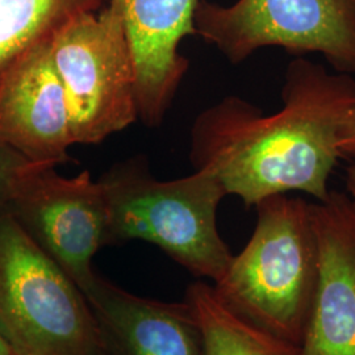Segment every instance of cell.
<instances>
[{"label": "cell", "mask_w": 355, "mask_h": 355, "mask_svg": "<svg viewBox=\"0 0 355 355\" xmlns=\"http://www.w3.org/2000/svg\"><path fill=\"white\" fill-rule=\"evenodd\" d=\"M282 101L278 112L265 114L228 96L199 114L191 130L195 170L214 174L248 208L290 192L318 202L329 198L330 174L343 159L338 130L355 108L354 76L296 58L287 67Z\"/></svg>", "instance_id": "6da1fadb"}, {"label": "cell", "mask_w": 355, "mask_h": 355, "mask_svg": "<svg viewBox=\"0 0 355 355\" xmlns=\"http://www.w3.org/2000/svg\"><path fill=\"white\" fill-rule=\"evenodd\" d=\"M257 208L253 234L215 290L242 318L300 346L318 280V245L311 203L290 193Z\"/></svg>", "instance_id": "7a4b0ae2"}, {"label": "cell", "mask_w": 355, "mask_h": 355, "mask_svg": "<svg viewBox=\"0 0 355 355\" xmlns=\"http://www.w3.org/2000/svg\"><path fill=\"white\" fill-rule=\"evenodd\" d=\"M108 211V243L150 242L198 278L218 282L233 259L217 229L227 191L203 170L161 182L144 158L114 166L99 180Z\"/></svg>", "instance_id": "3957f363"}, {"label": "cell", "mask_w": 355, "mask_h": 355, "mask_svg": "<svg viewBox=\"0 0 355 355\" xmlns=\"http://www.w3.org/2000/svg\"><path fill=\"white\" fill-rule=\"evenodd\" d=\"M0 330L17 355H107L83 292L7 211L0 212Z\"/></svg>", "instance_id": "277c9868"}, {"label": "cell", "mask_w": 355, "mask_h": 355, "mask_svg": "<svg viewBox=\"0 0 355 355\" xmlns=\"http://www.w3.org/2000/svg\"><path fill=\"white\" fill-rule=\"evenodd\" d=\"M74 144L95 145L139 119L136 69L112 3L76 15L51 37Z\"/></svg>", "instance_id": "5b68a950"}, {"label": "cell", "mask_w": 355, "mask_h": 355, "mask_svg": "<svg viewBox=\"0 0 355 355\" xmlns=\"http://www.w3.org/2000/svg\"><path fill=\"white\" fill-rule=\"evenodd\" d=\"M195 29L232 64L275 46L293 55L318 53L337 73L355 74V0H200Z\"/></svg>", "instance_id": "8992f818"}, {"label": "cell", "mask_w": 355, "mask_h": 355, "mask_svg": "<svg viewBox=\"0 0 355 355\" xmlns=\"http://www.w3.org/2000/svg\"><path fill=\"white\" fill-rule=\"evenodd\" d=\"M7 212L83 292L95 278L94 255L108 245V211L101 182L87 170L61 177L40 166L19 184Z\"/></svg>", "instance_id": "52a82bcc"}, {"label": "cell", "mask_w": 355, "mask_h": 355, "mask_svg": "<svg viewBox=\"0 0 355 355\" xmlns=\"http://www.w3.org/2000/svg\"><path fill=\"white\" fill-rule=\"evenodd\" d=\"M318 245V288L300 355H355V208L330 190L311 203Z\"/></svg>", "instance_id": "ba28073f"}, {"label": "cell", "mask_w": 355, "mask_h": 355, "mask_svg": "<svg viewBox=\"0 0 355 355\" xmlns=\"http://www.w3.org/2000/svg\"><path fill=\"white\" fill-rule=\"evenodd\" d=\"M200 0H110L121 16L136 69L139 117L148 127L162 124L189 60L178 48L196 36L195 12Z\"/></svg>", "instance_id": "9c48e42d"}, {"label": "cell", "mask_w": 355, "mask_h": 355, "mask_svg": "<svg viewBox=\"0 0 355 355\" xmlns=\"http://www.w3.org/2000/svg\"><path fill=\"white\" fill-rule=\"evenodd\" d=\"M0 142L32 162L64 165L74 145L64 89L51 54V37L31 51L0 91Z\"/></svg>", "instance_id": "30bf717a"}, {"label": "cell", "mask_w": 355, "mask_h": 355, "mask_svg": "<svg viewBox=\"0 0 355 355\" xmlns=\"http://www.w3.org/2000/svg\"><path fill=\"white\" fill-rule=\"evenodd\" d=\"M83 295L107 355H204L202 331L186 300L141 297L99 274Z\"/></svg>", "instance_id": "8fae6325"}, {"label": "cell", "mask_w": 355, "mask_h": 355, "mask_svg": "<svg viewBox=\"0 0 355 355\" xmlns=\"http://www.w3.org/2000/svg\"><path fill=\"white\" fill-rule=\"evenodd\" d=\"M184 300L202 331L204 355H300L299 346L234 312L211 284H191Z\"/></svg>", "instance_id": "7c38bea8"}, {"label": "cell", "mask_w": 355, "mask_h": 355, "mask_svg": "<svg viewBox=\"0 0 355 355\" xmlns=\"http://www.w3.org/2000/svg\"><path fill=\"white\" fill-rule=\"evenodd\" d=\"M103 0H0V91L38 44L76 15L96 12Z\"/></svg>", "instance_id": "4fadbf2b"}, {"label": "cell", "mask_w": 355, "mask_h": 355, "mask_svg": "<svg viewBox=\"0 0 355 355\" xmlns=\"http://www.w3.org/2000/svg\"><path fill=\"white\" fill-rule=\"evenodd\" d=\"M40 166L15 148L0 142V212L6 211L21 180Z\"/></svg>", "instance_id": "5bb4252c"}, {"label": "cell", "mask_w": 355, "mask_h": 355, "mask_svg": "<svg viewBox=\"0 0 355 355\" xmlns=\"http://www.w3.org/2000/svg\"><path fill=\"white\" fill-rule=\"evenodd\" d=\"M337 145L343 158L350 159L355 157V108L343 119L338 130Z\"/></svg>", "instance_id": "9a60e30c"}, {"label": "cell", "mask_w": 355, "mask_h": 355, "mask_svg": "<svg viewBox=\"0 0 355 355\" xmlns=\"http://www.w3.org/2000/svg\"><path fill=\"white\" fill-rule=\"evenodd\" d=\"M350 164L346 167V175H345V183H346V195L350 199L352 204L355 208V157L349 159Z\"/></svg>", "instance_id": "2e32d148"}, {"label": "cell", "mask_w": 355, "mask_h": 355, "mask_svg": "<svg viewBox=\"0 0 355 355\" xmlns=\"http://www.w3.org/2000/svg\"><path fill=\"white\" fill-rule=\"evenodd\" d=\"M0 355H17L0 330Z\"/></svg>", "instance_id": "e0dca14e"}]
</instances>
